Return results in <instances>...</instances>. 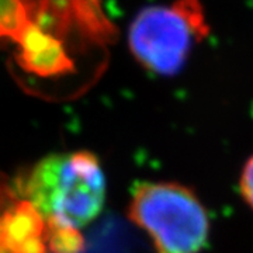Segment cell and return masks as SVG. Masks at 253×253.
<instances>
[{
  "label": "cell",
  "instance_id": "obj_8",
  "mask_svg": "<svg viewBox=\"0 0 253 253\" xmlns=\"http://www.w3.org/2000/svg\"><path fill=\"white\" fill-rule=\"evenodd\" d=\"M239 189L244 200L248 206L253 210V155L245 163L241 179H239Z\"/></svg>",
  "mask_w": 253,
  "mask_h": 253
},
{
  "label": "cell",
  "instance_id": "obj_4",
  "mask_svg": "<svg viewBox=\"0 0 253 253\" xmlns=\"http://www.w3.org/2000/svg\"><path fill=\"white\" fill-rule=\"evenodd\" d=\"M0 219L4 252L48 253L46 221L27 200H17L6 206Z\"/></svg>",
  "mask_w": 253,
  "mask_h": 253
},
{
  "label": "cell",
  "instance_id": "obj_2",
  "mask_svg": "<svg viewBox=\"0 0 253 253\" xmlns=\"http://www.w3.org/2000/svg\"><path fill=\"white\" fill-rule=\"evenodd\" d=\"M128 217L148 235L158 253H200L207 244V211L199 197L179 183H138Z\"/></svg>",
  "mask_w": 253,
  "mask_h": 253
},
{
  "label": "cell",
  "instance_id": "obj_6",
  "mask_svg": "<svg viewBox=\"0 0 253 253\" xmlns=\"http://www.w3.org/2000/svg\"><path fill=\"white\" fill-rule=\"evenodd\" d=\"M38 3L17 1V0H0V41L17 42L33 23L40 10Z\"/></svg>",
  "mask_w": 253,
  "mask_h": 253
},
{
  "label": "cell",
  "instance_id": "obj_3",
  "mask_svg": "<svg viewBox=\"0 0 253 253\" xmlns=\"http://www.w3.org/2000/svg\"><path fill=\"white\" fill-rule=\"evenodd\" d=\"M197 3L141 10L128 30V44L144 68L159 75H173L184 65L193 45L206 33Z\"/></svg>",
  "mask_w": 253,
  "mask_h": 253
},
{
  "label": "cell",
  "instance_id": "obj_7",
  "mask_svg": "<svg viewBox=\"0 0 253 253\" xmlns=\"http://www.w3.org/2000/svg\"><path fill=\"white\" fill-rule=\"evenodd\" d=\"M83 246L81 229L46 224V248L49 253H81Z\"/></svg>",
  "mask_w": 253,
  "mask_h": 253
},
{
  "label": "cell",
  "instance_id": "obj_1",
  "mask_svg": "<svg viewBox=\"0 0 253 253\" xmlns=\"http://www.w3.org/2000/svg\"><path fill=\"white\" fill-rule=\"evenodd\" d=\"M27 200L46 224L82 229L99 217L106 201V176L89 151L45 156L20 181Z\"/></svg>",
  "mask_w": 253,
  "mask_h": 253
},
{
  "label": "cell",
  "instance_id": "obj_9",
  "mask_svg": "<svg viewBox=\"0 0 253 253\" xmlns=\"http://www.w3.org/2000/svg\"><path fill=\"white\" fill-rule=\"evenodd\" d=\"M0 253L4 252V248H3V231H1V219H0Z\"/></svg>",
  "mask_w": 253,
  "mask_h": 253
},
{
  "label": "cell",
  "instance_id": "obj_5",
  "mask_svg": "<svg viewBox=\"0 0 253 253\" xmlns=\"http://www.w3.org/2000/svg\"><path fill=\"white\" fill-rule=\"evenodd\" d=\"M17 61L21 69L38 76H56L71 71L72 61L63 44L54 36L33 23L17 42Z\"/></svg>",
  "mask_w": 253,
  "mask_h": 253
}]
</instances>
